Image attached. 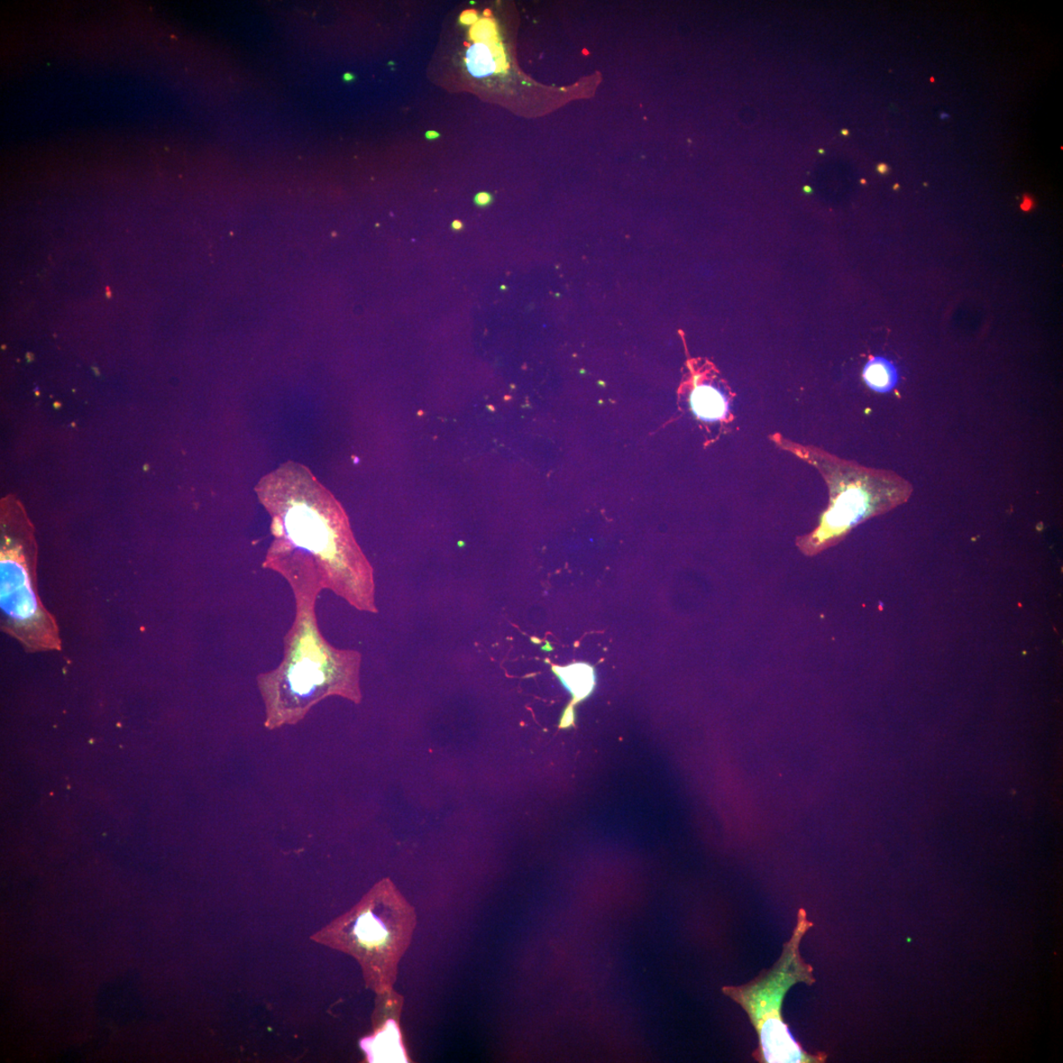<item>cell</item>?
<instances>
[{
  "label": "cell",
  "mask_w": 1063,
  "mask_h": 1063,
  "mask_svg": "<svg viewBox=\"0 0 1063 1063\" xmlns=\"http://www.w3.org/2000/svg\"><path fill=\"white\" fill-rule=\"evenodd\" d=\"M256 493L271 517L263 568L309 567L324 590L356 610L377 613L372 566L357 545L341 504L306 466L287 462L263 476Z\"/></svg>",
  "instance_id": "6da1fadb"
},
{
  "label": "cell",
  "mask_w": 1063,
  "mask_h": 1063,
  "mask_svg": "<svg viewBox=\"0 0 1063 1063\" xmlns=\"http://www.w3.org/2000/svg\"><path fill=\"white\" fill-rule=\"evenodd\" d=\"M294 594V621L284 638V657L274 670L258 676L264 703V726L276 730L294 726L316 705L332 696L362 701V655L328 643L320 631L316 602L324 588L313 571L285 577Z\"/></svg>",
  "instance_id": "7a4b0ae2"
},
{
  "label": "cell",
  "mask_w": 1063,
  "mask_h": 1063,
  "mask_svg": "<svg viewBox=\"0 0 1063 1063\" xmlns=\"http://www.w3.org/2000/svg\"><path fill=\"white\" fill-rule=\"evenodd\" d=\"M777 448L814 467L829 491V502L811 533L795 539L805 556L838 545L867 520L885 515L912 497L913 484L892 471L868 468L824 449L802 444L779 433L768 436Z\"/></svg>",
  "instance_id": "3957f363"
},
{
  "label": "cell",
  "mask_w": 1063,
  "mask_h": 1063,
  "mask_svg": "<svg viewBox=\"0 0 1063 1063\" xmlns=\"http://www.w3.org/2000/svg\"><path fill=\"white\" fill-rule=\"evenodd\" d=\"M0 527V629L27 654L59 652L58 621L38 593L35 529L20 503L3 502Z\"/></svg>",
  "instance_id": "277c9868"
},
{
  "label": "cell",
  "mask_w": 1063,
  "mask_h": 1063,
  "mask_svg": "<svg viewBox=\"0 0 1063 1063\" xmlns=\"http://www.w3.org/2000/svg\"><path fill=\"white\" fill-rule=\"evenodd\" d=\"M813 927L808 914L800 909L792 937L784 947L780 959L749 983L739 987H723L722 991L740 1005L753 1024L758 1037L754 1059L763 1063H822L828 1055L806 1051L792 1035L782 1013L783 1002L790 988L803 983L812 986L817 980L813 968L803 959L801 942Z\"/></svg>",
  "instance_id": "5b68a950"
},
{
  "label": "cell",
  "mask_w": 1063,
  "mask_h": 1063,
  "mask_svg": "<svg viewBox=\"0 0 1063 1063\" xmlns=\"http://www.w3.org/2000/svg\"><path fill=\"white\" fill-rule=\"evenodd\" d=\"M416 924L413 907L388 882L375 887L348 916V947L380 991L391 992Z\"/></svg>",
  "instance_id": "8992f818"
},
{
  "label": "cell",
  "mask_w": 1063,
  "mask_h": 1063,
  "mask_svg": "<svg viewBox=\"0 0 1063 1063\" xmlns=\"http://www.w3.org/2000/svg\"><path fill=\"white\" fill-rule=\"evenodd\" d=\"M402 997L392 992L388 995V1013L372 1038L363 1043L366 1056L372 1062H408L400 1029Z\"/></svg>",
  "instance_id": "52a82bcc"
},
{
  "label": "cell",
  "mask_w": 1063,
  "mask_h": 1063,
  "mask_svg": "<svg viewBox=\"0 0 1063 1063\" xmlns=\"http://www.w3.org/2000/svg\"><path fill=\"white\" fill-rule=\"evenodd\" d=\"M690 406L694 416L705 423L728 421L731 417L727 394L712 383L694 385L690 396Z\"/></svg>",
  "instance_id": "ba28073f"
},
{
  "label": "cell",
  "mask_w": 1063,
  "mask_h": 1063,
  "mask_svg": "<svg viewBox=\"0 0 1063 1063\" xmlns=\"http://www.w3.org/2000/svg\"><path fill=\"white\" fill-rule=\"evenodd\" d=\"M466 64L474 77L483 78L508 68L500 42L475 43L467 52Z\"/></svg>",
  "instance_id": "9c48e42d"
},
{
  "label": "cell",
  "mask_w": 1063,
  "mask_h": 1063,
  "mask_svg": "<svg viewBox=\"0 0 1063 1063\" xmlns=\"http://www.w3.org/2000/svg\"><path fill=\"white\" fill-rule=\"evenodd\" d=\"M552 668L565 689L572 694L573 704L587 699L592 693L595 672L589 664L574 663L566 667L553 666Z\"/></svg>",
  "instance_id": "30bf717a"
},
{
  "label": "cell",
  "mask_w": 1063,
  "mask_h": 1063,
  "mask_svg": "<svg viewBox=\"0 0 1063 1063\" xmlns=\"http://www.w3.org/2000/svg\"><path fill=\"white\" fill-rule=\"evenodd\" d=\"M863 379L870 389L878 393H887L896 387L898 372L891 361L875 356L866 364Z\"/></svg>",
  "instance_id": "8fae6325"
},
{
  "label": "cell",
  "mask_w": 1063,
  "mask_h": 1063,
  "mask_svg": "<svg viewBox=\"0 0 1063 1063\" xmlns=\"http://www.w3.org/2000/svg\"><path fill=\"white\" fill-rule=\"evenodd\" d=\"M471 39L475 43H492L499 40L497 25L490 18L476 21L470 32Z\"/></svg>",
  "instance_id": "7c38bea8"
},
{
  "label": "cell",
  "mask_w": 1063,
  "mask_h": 1063,
  "mask_svg": "<svg viewBox=\"0 0 1063 1063\" xmlns=\"http://www.w3.org/2000/svg\"><path fill=\"white\" fill-rule=\"evenodd\" d=\"M478 20V13H476L475 11H467L460 16V21L465 25H474Z\"/></svg>",
  "instance_id": "4fadbf2b"
},
{
  "label": "cell",
  "mask_w": 1063,
  "mask_h": 1063,
  "mask_svg": "<svg viewBox=\"0 0 1063 1063\" xmlns=\"http://www.w3.org/2000/svg\"><path fill=\"white\" fill-rule=\"evenodd\" d=\"M476 204L479 206H487L491 204L492 196L487 192H482L475 198Z\"/></svg>",
  "instance_id": "5bb4252c"
},
{
  "label": "cell",
  "mask_w": 1063,
  "mask_h": 1063,
  "mask_svg": "<svg viewBox=\"0 0 1063 1063\" xmlns=\"http://www.w3.org/2000/svg\"><path fill=\"white\" fill-rule=\"evenodd\" d=\"M1033 206H1034V203H1033V200L1031 199V197L1029 196H1025L1023 204H1021L1022 210L1029 211L1033 208Z\"/></svg>",
  "instance_id": "9a60e30c"
},
{
  "label": "cell",
  "mask_w": 1063,
  "mask_h": 1063,
  "mask_svg": "<svg viewBox=\"0 0 1063 1063\" xmlns=\"http://www.w3.org/2000/svg\"><path fill=\"white\" fill-rule=\"evenodd\" d=\"M426 136L428 140H436L441 135L435 131H430L426 133Z\"/></svg>",
  "instance_id": "2e32d148"
},
{
  "label": "cell",
  "mask_w": 1063,
  "mask_h": 1063,
  "mask_svg": "<svg viewBox=\"0 0 1063 1063\" xmlns=\"http://www.w3.org/2000/svg\"><path fill=\"white\" fill-rule=\"evenodd\" d=\"M462 227H463V224H462L461 222H460V221H455V222H453V224H452V228H454V230H460V228H461Z\"/></svg>",
  "instance_id": "e0dca14e"
},
{
  "label": "cell",
  "mask_w": 1063,
  "mask_h": 1063,
  "mask_svg": "<svg viewBox=\"0 0 1063 1063\" xmlns=\"http://www.w3.org/2000/svg\"><path fill=\"white\" fill-rule=\"evenodd\" d=\"M112 295H113V294H112L111 288H109V287H107V288H106V296H107V298H108V299H111V298H112Z\"/></svg>",
  "instance_id": "ac0fdd59"
},
{
  "label": "cell",
  "mask_w": 1063,
  "mask_h": 1063,
  "mask_svg": "<svg viewBox=\"0 0 1063 1063\" xmlns=\"http://www.w3.org/2000/svg\"><path fill=\"white\" fill-rule=\"evenodd\" d=\"M878 171L883 173L886 172H887L886 164H882L881 166L878 167Z\"/></svg>",
  "instance_id": "d6986e66"
},
{
  "label": "cell",
  "mask_w": 1063,
  "mask_h": 1063,
  "mask_svg": "<svg viewBox=\"0 0 1063 1063\" xmlns=\"http://www.w3.org/2000/svg\"><path fill=\"white\" fill-rule=\"evenodd\" d=\"M484 15H485V16H490V15H491V13H490V11H485V12H484Z\"/></svg>",
  "instance_id": "ffe728a7"
},
{
  "label": "cell",
  "mask_w": 1063,
  "mask_h": 1063,
  "mask_svg": "<svg viewBox=\"0 0 1063 1063\" xmlns=\"http://www.w3.org/2000/svg\"><path fill=\"white\" fill-rule=\"evenodd\" d=\"M843 133H844V134H848V132H845V131H844V132H843Z\"/></svg>",
  "instance_id": "44dd1931"
}]
</instances>
